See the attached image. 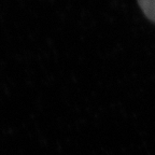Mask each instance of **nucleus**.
I'll use <instances>...</instances> for the list:
<instances>
[{
  "label": "nucleus",
  "mask_w": 155,
  "mask_h": 155,
  "mask_svg": "<svg viewBox=\"0 0 155 155\" xmlns=\"http://www.w3.org/2000/svg\"><path fill=\"white\" fill-rule=\"evenodd\" d=\"M138 3L145 16L155 23V0H138Z\"/></svg>",
  "instance_id": "nucleus-1"
}]
</instances>
